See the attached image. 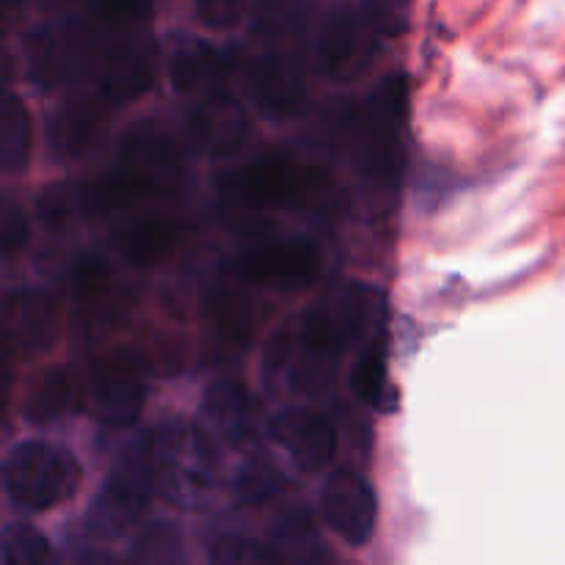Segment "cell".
<instances>
[{"label":"cell","mask_w":565,"mask_h":565,"mask_svg":"<svg viewBox=\"0 0 565 565\" xmlns=\"http://www.w3.org/2000/svg\"><path fill=\"white\" fill-rule=\"evenodd\" d=\"M224 196L246 210H301L312 215L337 213L340 188L320 166L301 163L281 152L259 154L224 177Z\"/></svg>","instance_id":"cell-1"},{"label":"cell","mask_w":565,"mask_h":565,"mask_svg":"<svg viewBox=\"0 0 565 565\" xmlns=\"http://www.w3.org/2000/svg\"><path fill=\"white\" fill-rule=\"evenodd\" d=\"M149 447L166 502L182 511L202 508L218 478V456L207 434L188 423H166L149 439Z\"/></svg>","instance_id":"cell-2"},{"label":"cell","mask_w":565,"mask_h":565,"mask_svg":"<svg viewBox=\"0 0 565 565\" xmlns=\"http://www.w3.org/2000/svg\"><path fill=\"white\" fill-rule=\"evenodd\" d=\"M406 81L390 75L353 114V154L359 171L381 188H392L403 171V119H406Z\"/></svg>","instance_id":"cell-3"},{"label":"cell","mask_w":565,"mask_h":565,"mask_svg":"<svg viewBox=\"0 0 565 565\" xmlns=\"http://www.w3.org/2000/svg\"><path fill=\"white\" fill-rule=\"evenodd\" d=\"M386 296L373 285L351 281L334 290L298 323V337L315 351L331 359H342L351 348L373 342L384 329Z\"/></svg>","instance_id":"cell-4"},{"label":"cell","mask_w":565,"mask_h":565,"mask_svg":"<svg viewBox=\"0 0 565 565\" xmlns=\"http://www.w3.org/2000/svg\"><path fill=\"white\" fill-rule=\"evenodd\" d=\"M105 42L99 28L83 20L33 28L25 42V75L39 92H58L97 75Z\"/></svg>","instance_id":"cell-5"},{"label":"cell","mask_w":565,"mask_h":565,"mask_svg":"<svg viewBox=\"0 0 565 565\" xmlns=\"http://www.w3.org/2000/svg\"><path fill=\"white\" fill-rule=\"evenodd\" d=\"M81 478L77 458L50 441H22L3 463L6 497L22 513H44L70 502Z\"/></svg>","instance_id":"cell-6"},{"label":"cell","mask_w":565,"mask_h":565,"mask_svg":"<svg viewBox=\"0 0 565 565\" xmlns=\"http://www.w3.org/2000/svg\"><path fill=\"white\" fill-rule=\"evenodd\" d=\"M158 491V469H154L152 447L141 445L127 450L105 478L86 522L97 539H119L138 522Z\"/></svg>","instance_id":"cell-7"},{"label":"cell","mask_w":565,"mask_h":565,"mask_svg":"<svg viewBox=\"0 0 565 565\" xmlns=\"http://www.w3.org/2000/svg\"><path fill=\"white\" fill-rule=\"evenodd\" d=\"M384 22L373 11L345 6L326 17L315 39V66L331 83L359 81L381 50Z\"/></svg>","instance_id":"cell-8"},{"label":"cell","mask_w":565,"mask_h":565,"mask_svg":"<svg viewBox=\"0 0 565 565\" xmlns=\"http://www.w3.org/2000/svg\"><path fill=\"white\" fill-rule=\"evenodd\" d=\"M237 268L243 279L252 285L296 292L315 285L323 268V257H320L318 243L309 237H287V241H270L248 248Z\"/></svg>","instance_id":"cell-9"},{"label":"cell","mask_w":565,"mask_h":565,"mask_svg":"<svg viewBox=\"0 0 565 565\" xmlns=\"http://www.w3.org/2000/svg\"><path fill=\"white\" fill-rule=\"evenodd\" d=\"M323 522L337 539L348 546H364L375 535L379 524V500L367 480L353 469H340L331 475L320 497Z\"/></svg>","instance_id":"cell-10"},{"label":"cell","mask_w":565,"mask_h":565,"mask_svg":"<svg viewBox=\"0 0 565 565\" xmlns=\"http://www.w3.org/2000/svg\"><path fill=\"white\" fill-rule=\"evenodd\" d=\"M154 47L143 36L116 33L110 44H105L103 58L97 66V92L110 105H127L143 97L154 83Z\"/></svg>","instance_id":"cell-11"},{"label":"cell","mask_w":565,"mask_h":565,"mask_svg":"<svg viewBox=\"0 0 565 565\" xmlns=\"http://www.w3.org/2000/svg\"><path fill=\"white\" fill-rule=\"evenodd\" d=\"M143 373L130 353H110L94 367L88 403L97 419L114 428H130L143 408Z\"/></svg>","instance_id":"cell-12"},{"label":"cell","mask_w":565,"mask_h":565,"mask_svg":"<svg viewBox=\"0 0 565 565\" xmlns=\"http://www.w3.org/2000/svg\"><path fill=\"white\" fill-rule=\"evenodd\" d=\"M246 92L254 108L270 121H290L307 105V81L290 55L263 53L248 61Z\"/></svg>","instance_id":"cell-13"},{"label":"cell","mask_w":565,"mask_h":565,"mask_svg":"<svg viewBox=\"0 0 565 565\" xmlns=\"http://www.w3.org/2000/svg\"><path fill=\"white\" fill-rule=\"evenodd\" d=\"M185 130L199 152L218 160L241 152L252 136L246 108L226 92L196 99V105L188 114Z\"/></svg>","instance_id":"cell-14"},{"label":"cell","mask_w":565,"mask_h":565,"mask_svg":"<svg viewBox=\"0 0 565 565\" xmlns=\"http://www.w3.org/2000/svg\"><path fill=\"white\" fill-rule=\"evenodd\" d=\"M119 166L147 180L154 191H169L182 171V147L158 121H138L119 138Z\"/></svg>","instance_id":"cell-15"},{"label":"cell","mask_w":565,"mask_h":565,"mask_svg":"<svg viewBox=\"0 0 565 565\" xmlns=\"http://www.w3.org/2000/svg\"><path fill=\"white\" fill-rule=\"evenodd\" d=\"M3 331L14 356H36L47 351L58 334V303L50 292L33 287L11 290L3 301Z\"/></svg>","instance_id":"cell-16"},{"label":"cell","mask_w":565,"mask_h":565,"mask_svg":"<svg viewBox=\"0 0 565 565\" xmlns=\"http://www.w3.org/2000/svg\"><path fill=\"white\" fill-rule=\"evenodd\" d=\"M274 439L301 472H320L337 456V425L315 408H290L274 423Z\"/></svg>","instance_id":"cell-17"},{"label":"cell","mask_w":565,"mask_h":565,"mask_svg":"<svg viewBox=\"0 0 565 565\" xmlns=\"http://www.w3.org/2000/svg\"><path fill=\"white\" fill-rule=\"evenodd\" d=\"M108 99L77 97L58 105L47 119V149L55 160L70 163L92 152L108 121Z\"/></svg>","instance_id":"cell-18"},{"label":"cell","mask_w":565,"mask_h":565,"mask_svg":"<svg viewBox=\"0 0 565 565\" xmlns=\"http://www.w3.org/2000/svg\"><path fill=\"white\" fill-rule=\"evenodd\" d=\"M230 64L224 53L204 39L182 36L169 55V81L182 97L202 99L224 92Z\"/></svg>","instance_id":"cell-19"},{"label":"cell","mask_w":565,"mask_h":565,"mask_svg":"<svg viewBox=\"0 0 565 565\" xmlns=\"http://www.w3.org/2000/svg\"><path fill=\"white\" fill-rule=\"evenodd\" d=\"M204 419L224 445L243 447L257 430V406L246 384L235 379H221L204 392Z\"/></svg>","instance_id":"cell-20"},{"label":"cell","mask_w":565,"mask_h":565,"mask_svg":"<svg viewBox=\"0 0 565 565\" xmlns=\"http://www.w3.org/2000/svg\"><path fill=\"white\" fill-rule=\"evenodd\" d=\"M177 241H180V230L174 221L163 215H141L116 232L114 248L132 268H152L169 259Z\"/></svg>","instance_id":"cell-21"},{"label":"cell","mask_w":565,"mask_h":565,"mask_svg":"<svg viewBox=\"0 0 565 565\" xmlns=\"http://www.w3.org/2000/svg\"><path fill=\"white\" fill-rule=\"evenodd\" d=\"M83 193H86L88 215H97V218L132 213L143 202L158 196V191L147 180L127 171L125 166H119L116 171L97 177L92 182H83Z\"/></svg>","instance_id":"cell-22"},{"label":"cell","mask_w":565,"mask_h":565,"mask_svg":"<svg viewBox=\"0 0 565 565\" xmlns=\"http://www.w3.org/2000/svg\"><path fill=\"white\" fill-rule=\"evenodd\" d=\"M81 403V384L66 367H53L33 381L25 397V419L33 425H53L70 417Z\"/></svg>","instance_id":"cell-23"},{"label":"cell","mask_w":565,"mask_h":565,"mask_svg":"<svg viewBox=\"0 0 565 565\" xmlns=\"http://www.w3.org/2000/svg\"><path fill=\"white\" fill-rule=\"evenodd\" d=\"M72 296L81 312L99 315L110 312L119 303V287L116 276L105 259L97 254H86L72 268Z\"/></svg>","instance_id":"cell-24"},{"label":"cell","mask_w":565,"mask_h":565,"mask_svg":"<svg viewBox=\"0 0 565 565\" xmlns=\"http://www.w3.org/2000/svg\"><path fill=\"white\" fill-rule=\"evenodd\" d=\"M204 318L221 340L235 348H246L254 337V329H257V315H254L252 301L235 290L213 292L204 303Z\"/></svg>","instance_id":"cell-25"},{"label":"cell","mask_w":565,"mask_h":565,"mask_svg":"<svg viewBox=\"0 0 565 565\" xmlns=\"http://www.w3.org/2000/svg\"><path fill=\"white\" fill-rule=\"evenodd\" d=\"M3 169L9 174H22L31 163V154H33V119H31V110L25 108L17 94H9L3 105Z\"/></svg>","instance_id":"cell-26"},{"label":"cell","mask_w":565,"mask_h":565,"mask_svg":"<svg viewBox=\"0 0 565 565\" xmlns=\"http://www.w3.org/2000/svg\"><path fill=\"white\" fill-rule=\"evenodd\" d=\"M39 221L50 230H70L75 226L86 210V193H83V182H53L44 188L36 199Z\"/></svg>","instance_id":"cell-27"},{"label":"cell","mask_w":565,"mask_h":565,"mask_svg":"<svg viewBox=\"0 0 565 565\" xmlns=\"http://www.w3.org/2000/svg\"><path fill=\"white\" fill-rule=\"evenodd\" d=\"M351 390L364 406L381 408L390 401V370H386V351L381 342H370L362 356L356 359V367L351 373Z\"/></svg>","instance_id":"cell-28"},{"label":"cell","mask_w":565,"mask_h":565,"mask_svg":"<svg viewBox=\"0 0 565 565\" xmlns=\"http://www.w3.org/2000/svg\"><path fill=\"white\" fill-rule=\"evenodd\" d=\"M235 497L243 505H265L285 491V475L270 458H248L235 475Z\"/></svg>","instance_id":"cell-29"},{"label":"cell","mask_w":565,"mask_h":565,"mask_svg":"<svg viewBox=\"0 0 565 565\" xmlns=\"http://www.w3.org/2000/svg\"><path fill=\"white\" fill-rule=\"evenodd\" d=\"M53 561V546L25 522H14L3 530L0 541V563L3 565H42Z\"/></svg>","instance_id":"cell-30"},{"label":"cell","mask_w":565,"mask_h":565,"mask_svg":"<svg viewBox=\"0 0 565 565\" xmlns=\"http://www.w3.org/2000/svg\"><path fill=\"white\" fill-rule=\"evenodd\" d=\"M138 563H174L182 561V541L171 524H152L138 535L136 546L130 552Z\"/></svg>","instance_id":"cell-31"},{"label":"cell","mask_w":565,"mask_h":565,"mask_svg":"<svg viewBox=\"0 0 565 565\" xmlns=\"http://www.w3.org/2000/svg\"><path fill=\"white\" fill-rule=\"evenodd\" d=\"M210 561L224 565H243V563H279L285 561L281 552L270 550V546L259 544L254 539H243V535H224L210 550Z\"/></svg>","instance_id":"cell-32"},{"label":"cell","mask_w":565,"mask_h":565,"mask_svg":"<svg viewBox=\"0 0 565 565\" xmlns=\"http://www.w3.org/2000/svg\"><path fill=\"white\" fill-rule=\"evenodd\" d=\"M274 539L276 544H285L290 546V550L301 552V557H309V550L318 546L312 513L303 511V508H290V511H285L279 519H276Z\"/></svg>","instance_id":"cell-33"},{"label":"cell","mask_w":565,"mask_h":565,"mask_svg":"<svg viewBox=\"0 0 565 565\" xmlns=\"http://www.w3.org/2000/svg\"><path fill=\"white\" fill-rule=\"evenodd\" d=\"M193 11L210 31H232L246 14V0H193Z\"/></svg>","instance_id":"cell-34"},{"label":"cell","mask_w":565,"mask_h":565,"mask_svg":"<svg viewBox=\"0 0 565 565\" xmlns=\"http://www.w3.org/2000/svg\"><path fill=\"white\" fill-rule=\"evenodd\" d=\"M0 232H3L6 257H14V254L28 243V235H31V230H28V218H25V213H22V207H17L14 202H6Z\"/></svg>","instance_id":"cell-35"}]
</instances>
